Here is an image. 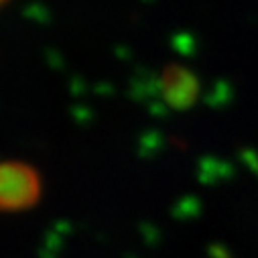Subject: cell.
Masks as SVG:
<instances>
[{
	"mask_svg": "<svg viewBox=\"0 0 258 258\" xmlns=\"http://www.w3.org/2000/svg\"><path fill=\"white\" fill-rule=\"evenodd\" d=\"M43 196V179L37 167L21 159L0 165V210L19 214L33 210Z\"/></svg>",
	"mask_w": 258,
	"mask_h": 258,
	"instance_id": "obj_1",
	"label": "cell"
},
{
	"mask_svg": "<svg viewBox=\"0 0 258 258\" xmlns=\"http://www.w3.org/2000/svg\"><path fill=\"white\" fill-rule=\"evenodd\" d=\"M161 96L171 110L185 112L196 106L200 96V82L196 74L183 66L171 63L161 74Z\"/></svg>",
	"mask_w": 258,
	"mask_h": 258,
	"instance_id": "obj_2",
	"label": "cell"
}]
</instances>
